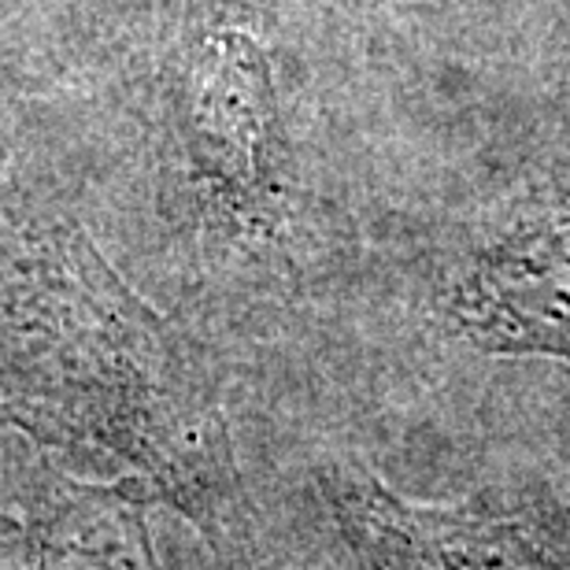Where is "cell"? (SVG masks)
I'll return each instance as SVG.
<instances>
[{"instance_id":"3","label":"cell","mask_w":570,"mask_h":570,"mask_svg":"<svg viewBox=\"0 0 570 570\" xmlns=\"http://www.w3.org/2000/svg\"><path fill=\"white\" fill-rule=\"evenodd\" d=\"M189 127L204 167L248 186L264 175L275 94L264 52L242 33H215L193 67Z\"/></svg>"},{"instance_id":"1","label":"cell","mask_w":570,"mask_h":570,"mask_svg":"<svg viewBox=\"0 0 570 570\" xmlns=\"http://www.w3.org/2000/svg\"><path fill=\"white\" fill-rule=\"evenodd\" d=\"M452 315L489 352L570 360V186L474 259L455 282Z\"/></svg>"},{"instance_id":"2","label":"cell","mask_w":570,"mask_h":570,"mask_svg":"<svg viewBox=\"0 0 570 570\" xmlns=\"http://www.w3.org/2000/svg\"><path fill=\"white\" fill-rule=\"evenodd\" d=\"M337 515L363 570H567L519 522L407 504L371 478L341 485Z\"/></svg>"}]
</instances>
